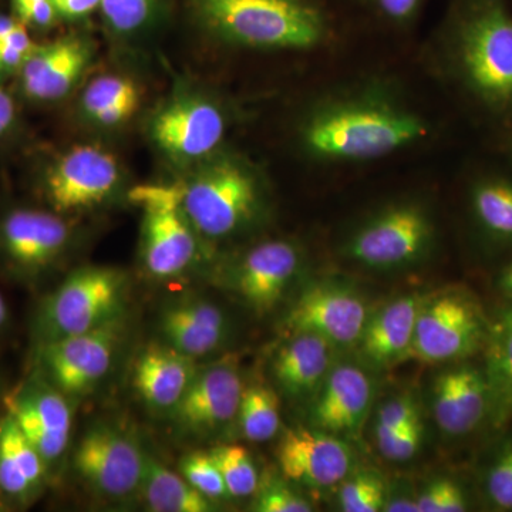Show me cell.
<instances>
[{
  "mask_svg": "<svg viewBox=\"0 0 512 512\" xmlns=\"http://www.w3.org/2000/svg\"><path fill=\"white\" fill-rule=\"evenodd\" d=\"M474 217L491 237L512 241V181L484 178L471 191Z\"/></svg>",
  "mask_w": 512,
  "mask_h": 512,
  "instance_id": "29",
  "label": "cell"
},
{
  "mask_svg": "<svg viewBox=\"0 0 512 512\" xmlns=\"http://www.w3.org/2000/svg\"><path fill=\"white\" fill-rule=\"evenodd\" d=\"M158 0H101L104 20L120 35L138 32L153 19Z\"/></svg>",
  "mask_w": 512,
  "mask_h": 512,
  "instance_id": "34",
  "label": "cell"
},
{
  "mask_svg": "<svg viewBox=\"0 0 512 512\" xmlns=\"http://www.w3.org/2000/svg\"><path fill=\"white\" fill-rule=\"evenodd\" d=\"M12 5L16 18L28 28L47 29L59 18L53 0H20Z\"/></svg>",
  "mask_w": 512,
  "mask_h": 512,
  "instance_id": "42",
  "label": "cell"
},
{
  "mask_svg": "<svg viewBox=\"0 0 512 512\" xmlns=\"http://www.w3.org/2000/svg\"><path fill=\"white\" fill-rule=\"evenodd\" d=\"M160 330L167 345L197 359L221 348L228 336V320L214 303L190 299L165 309Z\"/></svg>",
  "mask_w": 512,
  "mask_h": 512,
  "instance_id": "22",
  "label": "cell"
},
{
  "mask_svg": "<svg viewBox=\"0 0 512 512\" xmlns=\"http://www.w3.org/2000/svg\"><path fill=\"white\" fill-rule=\"evenodd\" d=\"M210 454L220 468L229 497L245 498L258 491V470L247 448L238 444H221L211 448Z\"/></svg>",
  "mask_w": 512,
  "mask_h": 512,
  "instance_id": "31",
  "label": "cell"
},
{
  "mask_svg": "<svg viewBox=\"0 0 512 512\" xmlns=\"http://www.w3.org/2000/svg\"><path fill=\"white\" fill-rule=\"evenodd\" d=\"M141 493L151 511L210 512L214 504L202 495L181 474L147 456L146 470L140 485Z\"/></svg>",
  "mask_w": 512,
  "mask_h": 512,
  "instance_id": "28",
  "label": "cell"
},
{
  "mask_svg": "<svg viewBox=\"0 0 512 512\" xmlns=\"http://www.w3.org/2000/svg\"><path fill=\"white\" fill-rule=\"evenodd\" d=\"M180 474L210 500L229 497L227 485L214 458L208 453H191L181 458Z\"/></svg>",
  "mask_w": 512,
  "mask_h": 512,
  "instance_id": "35",
  "label": "cell"
},
{
  "mask_svg": "<svg viewBox=\"0 0 512 512\" xmlns=\"http://www.w3.org/2000/svg\"><path fill=\"white\" fill-rule=\"evenodd\" d=\"M299 265L301 254L291 242H262L242 256L232 271L231 285L256 312H268L281 301Z\"/></svg>",
  "mask_w": 512,
  "mask_h": 512,
  "instance_id": "18",
  "label": "cell"
},
{
  "mask_svg": "<svg viewBox=\"0 0 512 512\" xmlns=\"http://www.w3.org/2000/svg\"><path fill=\"white\" fill-rule=\"evenodd\" d=\"M242 392L237 367L227 362L197 370L173 409L174 420L192 433H210L237 417Z\"/></svg>",
  "mask_w": 512,
  "mask_h": 512,
  "instance_id": "17",
  "label": "cell"
},
{
  "mask_svg": "<svg viewBox=\"0 0 512 512\" xmlns=\"http://www.w3.org/2000/svg\"><path fill=\"white\" fill-rule=\"evenodd\" d=\"M214 35L261 50H311L326 36V18L315 0H192Z\"/></svg>",
  "mask_w": 512,
  "mask_h": 512,
  "instance_id": "2",
  "label": "cell"
},
{
  "mask_svg": "<svg viewBox=\"0 0 512 512\" xmlns=\"http://www.w3.org/2000/svg\"><path fill=\"white\" fill-rule=\"evenodd\" d=\"M181 211L192 229L221 239L251 224L261 208V184L237 157L211 156L180 184Z\"/></svg>",
  "mask_w": 512,
  "mask_h": 512,
  "instance_id": "4",
  "label": "cell"
},
{
  "mask_svg": "<svg viewBox=\"0 0 512 512\" xmlns=\"http://www.w3.org/2000/svg\"><path fill=\"white\" fill-rule=\"evenodd\" d=\"M119 161L93 144L70 148L43 175L42 191L57 214H73L103 204L120 183Z\"/></svg>",
  "mask_w": 512,
  "mask_h": 512,
  "instance_id": "11",
  "label": "cell"
},
{
  "mask_svg": "<svg viewBox=\"0 0 512 512\" xmlns=\"http://www.w3.org/2000/svg\"><path fill=\"white\" fill-rule=\"evenodd\" d=\"M90 53L89 42L80 36L36 45L18 73L20 92L37 103L63 99L82 76Z\"/></svg>",
  "mask_w": 512,
  "mask_h": 512,
  "instance_id": "19",
  "label": "cell"
},
{
  "mask_svg": "<svg viewBox=\"0 0 512 512\" xmlns=\"http://www.w3.org/2000/svg\"><path fill=\"white\" fill-rule=\"evenodd\" d=\"M121 101H140L136 83L127 77L100 76L84 90L82 106L86 116L92 119L94 114Z\"/></svg>",
  "mask_w": 512,
  "mask_h": 512,
  "instance_id": "33",
  "label": "cell"
},
{
  "mask_svg": "<svg viewBox=\"0 0 512 512\" xmlns=\"http://www.w3.org/2000/svg\"><path fill=\"white\" fill-rule=\"evenodd\" d=\"M18 123V107L12 94L0 84V141L6 140Z\"/></svg>",
  "mask_w": 512,
  "mask_h": 512,
  "instance_id": "45",
  "label": "cell"
},
{
  "mask_svg": "<svg viewBox=\"0 0 512 512\" xmlns=\"http://www.w3.org/2000/svg\"><path fill=\"white\" fill-rule=\"evenodd\" d=\"M197 370L192 357L167 343H154L138 356L133 383L138 396L154 409H174Z\"/></svg>",
  "mask_w": 512,
  "mask_h": 512,
  "instance_id": "24",
  "label": "cell"
},
{
  "mask_svg": "<svg viewBox=\"0 0 512 512\" xmlns=\"http://www.w3.org/2000/svg\"><path fill=\"white\" fill-rule=\"evenodd\" d=\"M416 504L419 512H463L468 508L466 494L448 478L433 481L416 498Z\"/></svg>",
  "mask_w": 512,
  "mask_h": 512,
  "instance_id": "36",
  "label": "cell"
},
{
  "mask_svg": "<svg viewBox=\"0 0 512 512\" xmlns=\"http://www.w3.org/2000/svg\"><path fill=\"white\" fill-rule=\"evenodd\" d=\"M433 413L437 426L447 436H464L476 430L488 414L483 370L461 365L440 373L434 380Z\"/></svg>",
  "mask_w": 512,
  "mask_h": 512,
  "instance_id": "21",
  "label": "cell"
},
{
  "mask_svg": "<svg viewBox=\"0 0 512 512\" xmlns=\"http://www.w3.org/2000/svg\"><path fill=\"white\" fill-rule=\"evenodd\" d=\"M453 46L468 89L494 109L512 106V15L505 0H463Z\"/></svg>",
  "mask_w": 512,
  "mask_h": 512,
  "instance_id": "3",
  "label": "cell"
},
{
  "mask_svg": "<svg viewBox=\"0 0 512 512\" xmlns=\"http://www.w3.org/2000/svg\"><path fill=\"white\" fill-rule=\"evenodd\" d=\"M36 45L30 39L28 26L18 23L13 32L0 42V82L10 76H18Z\"/></svg>",
  "mask_w": 512,
  "mask_h": 512,
  "instance_id": "38",
  "label": "cell"
},
{
  "mask_svg": "<svg viewBox=\"0 0 512 512\" xmlns=\"http://www.w3.org/2000/svg\"><path fill=\"white\" fill-rule=\"evenodd\" d=\"M488 326L470 296L443 293L421 305L409 357L430 365L466 359L484 348Z\"/></svg>",
  "mask_w": 512,
  "mask_h": 512,
  "instance_id": "7",
  "label": "cell"
},
{
  "mask_svg": "<svg viewBox=\"0 0 512 512\" xmlns=\"http://www.w3.org/2000/svg\"><path fill=\"white\" fill-rule=\"evenodd\" d=\"M384 18L393 22H406L419 12L423 0H372Z\"/></svg>",
  "mask_w": 512,
  "mask_h": 512,
  "instance_id": "43",
  "label": "cell"
},
{
  "mask_svg": "<svg viewBox=\"0 0 512 512\" xmlns=\"http://www.w3.org/2000/svg\"><path fill=\"white\" fill-rule=\"evenodd\" d=\"M147 454L116 427H93L73 454V467L94 491L123 498L138 490L146 470Z\"/></svg>",
  "mask_w": 512,
  "mask_h": 512,
  "instance_id": "13",
  "label": "cell"
},
{
  "mask_svg": "<svg viewBox=\"0 0 512 512\" xmlns=\"http://www.w3.org/2000/svg\"><path fill=\"white\" fill-rule=\"evenodd\" d=\"M417 419H420V413L412 397H394V399L384 403L380 407L379 413H377L376 439L402 429L406 424L412 423V421Z\"/></svg>",
  "mask_w": 512,
  "mask_h": 512,
  "instance_id": "40",
  "label": "cell"
},
{
  "mask_svg": "<svg viewBox=\"0 0 512 512\" xmlns=\"http://www.w3.org/2000/svg\"><path fill=\"white\" fill-rule=\"evenodd\" d=\"M423 433V423L421 419H417L406 424L402 429L376 439L377 447L386 460L403 463L419 453L423 443Z\"/></svg>",
  "mask_w": 512,
  "mask_h": 512,
  "instance_id": "37",
  "label": "cell"
},
{
  "mask_svg": "<svg viewBox=\"0 0 512 512\" xmlns=\"http://www.w3.org/2000/svg\"><path fill=\"white\" fill-rule=\"evenodd\" d=\"M19 19L16 16H8L0 13V42L6 39L18 26Z\"/></svg>",
  "mask_w": 512,
  "mask_h": 512,
  "instance_id": "48",
  "label": "cell"
},
{
  "mask_svg": "<svg viewBox=\"0 0 512 512\" xmlns=\"http://www.w3.org/2000/svg\"><path fill=\"white\" fill-rule=\"evenodd\" d=\"M227 133L224 111L201 96H178L154 114L150 136L175 161H202L221 146Z\"/></svg>",
  "mask_w": 512,
  "mask_h": 512,
  "instance_id": "12",
  "label": "cell"
},
{
  "mask_svg": "<svg viewBox=\"0 0 512 512\" xmlns=\"http://www.w3.org/2000/svg\"><path fill=\"white\" fill-rule=\"evenodd\" d=\"M383 511L387 512H419L417 510L416 500H394L392 503H386Z\"/></svg>",
  "mask_w": 512,
  "mask_h": 512,
  "instance_id": "47",
  "label": "cell"
},
{
  "mask_svg": "<svg viewBox=\"0 0 512 512\" xmlns=\"http://www.w3.org/2000/svg\"><path fill=\"white\" fill-rule=\"evenodd\" d=\"M487 494L501 510H512V446L501 453L487 476Z\"/></svg>",
  "mask_w": 512,
  "mask_h": 512,
  "instance_id": "41",
  "label": "cell"
},
{
  "mask_svg": "<svg viewBox=\"0 0 512 512\" xmlns=\"http://www.w3.org/2000/svg\"><path fill=\"white\" fill-rule=\"evenodd\" d=\"M503 286L505 291L512 293V265L505 271L503 276Z\"/></svg>",
  "mask_w": 512,
  "mask_h": 512,
  "instance_id": "50",
  "label": "cell"
},
{
  "mask_svg": "<svg viewBox=\"0 0 512 512\" xmlns=\"http://www.w3.org/2000/svg\"><path fill=\"white\" fill-rule=\"evenodd\" d=\"M312 407L316 429L335 436H355L372 406V380L355 365H338L320 384Z\"/></svg>",
  "mask_w": 512,
  "mask_h": 512,
  "instance_id": "20",
  "label": "cell"
},
{
  "mask_svg": "<svg viewBox=\"0 0 512 512\" xmlns=\"http://www.w3.org/2000/svg\"><path fill=\"white\" fill-rule=\"evenodd\" d=\"M421 305L419 296H402L369 316L357 346L370 365L392 366L410 356Z\"/></svg>",
  "mask_w": 512,
  "mask_h": 512,
  "instance_id": "23",
  "label": "cell"
},
{
  "mask_svg": "<svg viewBox=\"0 0 512 512\" xmlns=\"http://www.w3.org/2000/svg\"><path fill=\"white\" fill-rule=\"evenodd\" d=\"M242 436L254 443L274 439L281 429V410L274 390L262 384L244 387L237 413Z\"/></svg>",
  "mask_w": 512,
  "mask_h": 512,
  "instance_id": "30",
  "label": "cell"
},
{
  "mask_svg": "<svg viewBox=\"0 0 512 512\" xmlns=\"http://www.w3.org/2000/svg\"><path fill=\"white\" fill-rule=\"evenodd\" d=\"M427 121L379 94L323 103L302 124V146L312 157L338 163L377 160L429 136Z\"/></svg>",
  "mask_w": 512,
  "mask_h": 512,
  "instance_id": "1",
  "label": "cell"
},
{
  "mask_svg": "<svg viewBox=\"0 0 512 512\" xmlns=\"http://www.w3.org/2000/svg\"><path fill=\"white\" fill-rule=\"evenodd\" d=\"M254 511L258 512H311L312 505L295 493L288 485L266 484L256 497Z\"/></svg>",
  "mask_w": 512,
  "mask_h": 512,
  "instance_id": "39",
  "label": "cell"
},
{
  "mask_svg": "<svg viewBox=\"0 0 512 512\" xmlns=\"http://www.w3.org/2000/svg\"><path fill=\"white\" fill-rule=\"evenodd\" d=\"M138 103L140 101H121V103L113 104V106L94 114L90 120L103 127L120 126V124L130 120L131 116L136 113Z\"/></svg>",
  "mask_w": 512,
  "mask_h": 512,
  "instance_id": "44",
  "label": "cell"
},
{
  "mask_svg": "<svg viewBox=\"0 0 512 512\" xmlns=\"http://www.w3.org/2000/svg\"><path fill=\"white\" fill-rule=\"evenodd\" d=\"M8 414L39 451L47 467L62 458L73 424L72 407L66 394L39 373L10 394Z\"/></svg>",
  "mask_w": 512,
  "mask_h": 512,
  "instance_id": "14",
  "label": "cell"
},
{
  "mask_svg": "<svg viewBox=\"0 0 512 512\" xmlns=\"http://www.w3.org/2000/svg\"><path fill=\"white\" fill-rule=\"evenodd\" d=\"M62 214L32 207L0 211V266L8 274L35 281L57 264L72 242Z\"/></svg>",
  "mask_w": 512,
  "mask_h": 512,
  "instance_id": "10",
  "label": "cell"
},
{
  "mask_svg": "<svg viewBox=\"0 0 512 512\" xmlns=\"http://www.w3.org/2000/svg\"><path fill=\"white\" fill-rule=\"evenodd\" d=\"M130 200L144 210L141 258L154 278H171L184 272L197 255V232L181 211V188L175 185H141Z\"/></svg>",
  "mask_w": 512,
  "mask_h": 512,
  "instance_id": "6",
  "label": "cell"
},
{
  "mask_svg": "<svg viewBox=\"0 0 512 512\" xmlns=\"http://www.w3.org/2000/svg\"><path fill=\"white\" fill-rule=\"evenodd\" d=\"M433 235L426 208L402 202L384 208L357 229L346 244V255L367 268H402L426 254Z\"/></svg>",
  "mask_w": 512,
  "mask_h": 512,
  "instance_id": "9",
  "label": "cell"
},
{
  "mask_svg": "<svg viewBox=\"0 0 512 512\" xmlns=\"http://www.w3.org/2000/svg\"><path fill=\"white\" fill-rule=\"evenodd\" d=\"M9 322V308L6 305L5 298L0 293V332L8 326Z\"/></svg>",
  "mask_w": 512,
  "mask_h": 512,
  "instance_id": "49",
  "label": "cell"
},
{
  "mask_svg": "<svg viewBox=\"0 0 512 512\" xmlns=\"http://www.w3.org/2000/svg\"><path fill=\"white\" fill-rule=\"evenodd\" d=\"M46 461L6 413L0 420V491L19 504L32 503L42 491Z\"/></svg>",
  "mask_w": 512,
  "mask_h": 512,
  "instance_id": "25",
  "label": "cell"
},
{
  "mask_svg": "<svg viewBox=\"0 0 512 512\" xmlns=\"http://www.w3.org/2000/svg\"><path fill=\"white\" fill-rule=\"evenodd\" d=\"M339 505L345 512H379L386 505L384 481L372 471H363L343 480Z\"/></svg>",
  "mask_w": 512,
  "mask_h": 512,
  "instance_id": "32",
  "label": "cell"
},
{
  "mask_svg": "<svg viewBox=\"0 0 512 512\" xmlns=\"http://www.w3.org/2000/svg\"><path fill=\"white\" fill-rule=\"evenodd\" d=\"M276 456L286 478L312 488L343 483L352 467L348 444L335 434L319 429L286 431Z\"/></svg>",
  "mask_w": 512,
  "mask_h": 512,
  "instance_id": "16",
  "label": "cell"
},
{
  "mask_svg": "<svg viewBox=\"0 0 512 512\" xmlns=\"http://www.w3.org/2000/svg\"><path fill=\"white\" fill-rule=\"evenodd\" d=\"M101 0H53L59 18L82 19L100 8Z\"/></svg>",
  "mask_w": 512,
  "mask_h": 512,
  "instance_id": "46",
  "label": "cell"
},
{
  "mask_svg": "<svg viewBox=\"0 0 512 512\" xmlns=\"http://www.w3.org/2000/svg\"><path fill=\"white\" fill-rule=\"evenodd\" d=\"M369 316L366 302L352 289L318 284L302 293L285 325L292 333H313L342 348L357 346Z\"/></svg>",
  "mask_w": 512,
  "mask_h": 512,
  "instance_id": "15",
  "label": "cell"
},
{
  "mask_svg": "<svg viewBox=\"0 0 512 512\" xmlns=\"http://www.w3.org/2000/svg\"><path fill=\"white\" fill-rule=\"evenodd\" d=\"M484 348L487 417L495 429H501L512 419V309L490 323Z\"/></svg>",
  "mask_w": 512,
  "mask_h": 512,
  "instance_id": "27",
  "label": "cell"
},
{
  "mask_svg": "<svg viewBox=\"0 0 512 512\" xmlns=\"http://www.w3.org/2000/svg\"><path fill=\"white\" fill-rule=\"evenodd\" d=\"M335 346L313 333H292L276 353L274 376L288 396H309L319 390L328 376Z\"/></svg>",
  "mask_w": 512,
  "mask_h": 512,
  "instance_id": "26",
  "label": "cell"
},
{
  "mask_svg": "<svg viewBox=\"0 0 512 512\" xmlns=\"http://www.w3.org/2000/svg\"><path fill=\"white\" fill-rule=\"evenodd\" d=\"M127 278L119 269L86 266L57 286L37 308V345L106 325L124 315Z\"/></svg>",
  "mask_w": 512,
  "mask_h": 512,
  "instance_id": "5",
  "label": "cell"
},
{
  "mask_svg": "<svg viewBox=\"0 0 512 512\" xmlns=\"http://www.w3.org/2000/svg\"><path fill=\"white\" fill-rule=\"evenodd\" d=\"M123 335L121 316L99 328L40 343V375L66 396H84L109 373Z\"/></svg>",
  "mask_w": 512,
  "mask_h": 512,
  "instance_id": "8",
  "label": "cell"
}]
</instances>
